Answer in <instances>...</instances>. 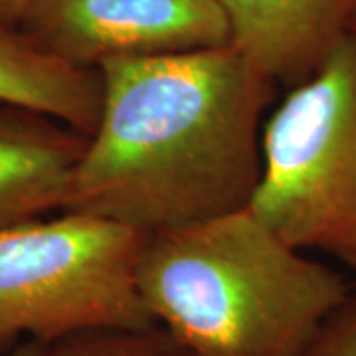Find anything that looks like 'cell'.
<instances>
[{
    "instance_id": "8fae6325",
    "label": "cell",
    "mask_w": 356,
    "mask_h": 356,
    "mask_svg": "<svg viewBox=\"0 0 356 356\" xmlns=\"http://www.w3.org/2000/svg\"><path fill=\"white\" fill-rule=\"evenodd\" d=\"M28 4L30 0H0V22L20 28Z\"/></svg>"
},
{
    "instance_id": "9c48e42d",
    "label": "cell",
    "mask_w": 356,
    "mask_h": 356,
    "mask_svg": "<svg viewBox=\"0 0 356 356\" xmlns=\"http://www.w3.org/2000/svg\"><path fill=\"white\" fill-rule=\"evenodd\" d=\"M44 356H192L159 325L91 329L48 343Z\"/></svg>"
},
{
    "instance_id": "3957f363",
    "label": "cell",
    "mask_w": 356,
    "mask_h": 356,
    "mask_svg": "<svg viewBox=\"0 0 356 356\" xmlns=\"http://www.w3.org/2000/svg\"><path fill=\"white\" fill-rule=\"evenodd\" d=\"M252 210L285 242L356 273V26L269 111Z\"/></svg>"
},
{
    "instance_id": "6da1fadb",
    "label": "cell",
    "mask_w": 356,
    "mask_h": 356,
    "mask_svg": "<svg viewBox=\"0 0 356 356\" xmlns=\"http://www.w3.org/2000/svg\"><path fill=\"white\" fill-rule=\"evenodd\" d=\"M102 113L62 212L149 238L252 206L277 86L232 44L99 67Z\"/></svg>"
},
{
    "instance_id": "277c9868",
    "label": "cell",
    "mask_w": 356,
    "mask_h": 356,
    "mask_svg": "<svg viewBox=\"0 0 356 356\" xmlns=\"http://www.w3.org/2000/svg\"><path fill=\"white\" fill-rule=\"evenodd\" d=\"M143 243L133 229L72 212L0 229V353L156 325L137 291Z\"/></svg>"
},
{
    "instance_id": "ba28073f",
    "label": "cell",
    "mask_w": 356,
    "mask_h": 356,
    "mask_svg": "<svg viewBox=\"0 0 356 356\" xmlns=\"http://www.w3.org/2000/svg\"><path fill=\"white\" fill-rule=\"evenodd\" d=\"M99 70L70 65L0 22V103L22 105L91 135L102 113Z\"/></svg>"
},
{
    "instance_id": "5b68a950",
    "label": "cell",
    "mask_w": 356,
    "mask_h": 356,
    "mask_svg": "<svg viewBox=\"0 0 356 356\" xmlns=\"http://www.w3.org/2000/svg\"><path fill=\"white\" fill-rule=\"evenodd\" d=\"M20 30L83 70L119 58L222 48L232 40L216 0H30Z\"/></svg>"
},
{
    "instance_id": "7c38bea8",
    "label": "cell",
    "mask_w": 356,
    "mask_h": 356,
    "mask_svg": "<svg viewBox=\"0 0 356 356\" xmlns=\"http://www.w3.org/2000/svg\"><path fill=\"white\" fill-rule=\"evenodd\" d=\"M46 346L48 343H40V341H24V343L16 344L14 348L0 353V356H44L46 355Z\"/></svg>"
},
{
    "instance_id": "7a4b0ae2",
    "label": "cell",
    "mask_w": 356,
    "mask_h": 356,
    "mask_svg": "<svg viewBox=\"0 0 356 356\" xmlns=\"http://www.w3.org/2000/svg\"><path fill=\"white\" fill-rule=\"evenodd\" d=\"M137 291L192 356H297L350 283L245 208L145 238Z\"/></svg>"
},
{
    "instance_id": "52a82bcc",
    "label": "cell",
    "mask_w": 356,
    "mask_h": 356,
    "mask_svg": "<svg viewBox=\"0 0 356 356\" xmlns=\"http://www.w3.org/2000/svg\"><path fill=\"white\" fill-rule=\"evenodd\" d=\"M86 147L50 115L0 103V229L62 212Z\"/></svg>"
},
{
    "instance_id": "8992f818",
    "label": "cell",
    "mask_w": 356,
    "mask_h": 356,
    "mask_svg": "<svg viewBox=\"0 0 356 356\" xmlns=\"http://www.w3.org/2000/svg\"><path fill=\"white\" fill-rule=\"evenodd\" d=\"M229 44L271 79L293 89L317 74L356 26V0H216Z\"/></svg>"
},
{
    "instance_id": "30bf717a",
    "label": "cell",
    "mask_w": 356,
    "mask_h": 356,
    "mask_svg": "<svg viewBox=\"0 0 356 356\" xmlns=\"http://www.w3.org/2000/svg\"><path fill=\"white\" fill-rule=\"evenodd\" d=\"M297 356H356V285H350Z\"/></svg>"
}]
</instances>
